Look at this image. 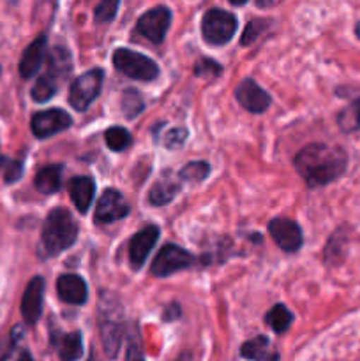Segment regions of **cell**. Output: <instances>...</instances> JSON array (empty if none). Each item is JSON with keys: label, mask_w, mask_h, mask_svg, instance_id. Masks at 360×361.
<instances>
[{"label": "cell", "mask_w": 360, "mask_h": 361, "mask_svg": "<svg viewBox=\"0 0 360 361\" xmlns=\"http://www.w3.org/2000/svg\"><path fill=\"white\" fill-rule=\"evenodd\" d=\"M296 171L309 187H321L334 182L344 173L348 155L342 148L323 143H311L304 147L293 159Z\"/></svg>", "instance_id": "cell-1"}, {"label": "cell", "mask_w": 360, "mask_h": 361, "mask_svg": "<svg viewBox=\"0 0 360 361\" xmlns=\"http://www.w3.org/2000/svg\"><path fill=\"white\" fill-rule=\"evenodd\" d=\"M78 238V224L64 208L49 212L42 226V247L48 256H56L74 245Z\"/></svg>", "instance_id": "cell-2"}, {"label": "cell", "mask_w": 360, "mask_h": 361, "mask_svg": "<svg viewBox=\"0 0 360 361\" xmlns=\"http://www.w3.org/2000/svg\"><path fill=\"white\" fill-rule=\"evenodd\" d=\"M113 66L133 80L152 81L159 76V67L154 60L127 48H119L113 53Z\"/></svg>", "instance_id": "cell-3"}, {"label": "cell", "mask_w": 360, "mask_h": 361, "mask_svg": "<svg viewBox=\"0 0 360 361\" xmlns=\"http://www.w3.org/2000/svg\"><path fill=\"white\" fill-rule=\"evenodd\" d=\"M236 30V18L232 13L222 9H210L205 13L201 21V32L205 41L214 46L226 44L232 41Z\"/></svg>", "instance_id": "cell-4"}, {"label": "cell", "mask_w": 360, "mask_h": 361, "mask_svg": "<svg viewBox=\"0 0 360 361\" xmlns=\"http://www.w3.org/2000/svg\"><path fill=\"white\" fill-rule=\"evenodd\" d=\"M102 80H104V73L102 69H92L81 74L80 78L74 80L71 85L69 92V102L76 111H85L92 102L97 99L99 92H101Z\"/></svg>", "instance_id": "cell-5"}, {"label": "cell", "mask_w": 360, "mask_h": 361, "mask_svg": "<svg viewBox=\"0 0 360 361\" xmlns=\"http://www.w3.org/2000/svg\"><path fill=\"white\" fill-rule=\"evenodd\" d=\"M194 256L187 252L182 247L175 245V243H168L159 250L155 256L154 263H152L150 271L155 277H169L172 274L179 270H186V268L193 267Z\"/></svg>", "instance_id": "cell-6"}, {"label": "cell", "mask_w": 360, "mask_h": 361, "mask_svg": "<svg viewBox=\"0 0 360 361\" xmlns=\"http://www.w3.org/2000/svg\"><path fill=\"white\" fill-rule=\"evenodd\" d=\"M169 23H172V11L164 6H159L147 11V13L138 20L136 30L138 34L147 37L148 41H152L154 44H161V42L164 41Z\"/></svg>", "instance_id": "cell-7"}, {"label": "cell", "mask_w": 360, "mask_h": 361, "mask_svg": "<svg viewBox=\"0 0 360 361\" xmlns=\"http://www.w3.org/2000/svg\"><path fill=\"white\" fill-rule=\"evenodd\" d=\"M71 116L69 113L64 109H46V111H39L32 116V133L39 140H46V137L59 134L62 130L69 129L71 127Z\"/></svg>", "instance_id": "cell-8"}, {"label": "cell", "mask_w": 360, "mask_h": 361, "mask_svg": "<svg viewBox=\"0 0 360 361\" xmlns=\"http://www.w3.org/2000/svg\"><path fill=\"white\" fill-rule=\"evenodd\" d=\"M129 215V207L116 189H106L95 204L94 221L97 224H112Z\"/></svg>", "instance_id": "cell-9"}, {"label": "cell", "mask_w": 360, "mask_h": 361, "mask_svg": "<svg viewBox=\"0 0 360 361\" xmlns=\"http://www.w3.org/2000/svg\"><path fill=\"white\" fill-rule=\"evenodd\" d=\"M268 233L284 252H296L302 247L304 236L300 226L289 219H274L268 224Z\"/></svg>", "instance_id": "cell-10"}, {"label": "cell", "mask_w": 360, "mask_h": 361, "mask_svg": "<svg viewBox=\"0 0 360 361\" xmlns=\"http://www.w3.org/2000/svg\"><path fill=\"white\" fill-rule=\"evenodd\" d=\"M42 300H44V279L37 275L28 282L23 298H21V316H23L25 323L30 326L41 319Z\"/></svg>", "instance_id": "cell-11"}, {"label": "cell", "mask_w": 360, "mask_h": 361, "mask_svg": "<svg viewBox=\"0 0 360 361\" xmlns=\"http://www.w3.org/2000/svg\"><path fill=\"white\" fill-rule=\"evenodd\" d=\"M235 97L247 111L251 113H263L267 111V108L270 106L272 99L260 85L256 83L254 80H244L242 83L236 87L235 90Z\"/></svg>", "instance_id": "cell-12"}, {"label": "cell", "mask_w": 360, "mask_h": 361, "mask_svg": "<svg viewBox=\"0 0 360 361\" xmlns=\"http://www.w3.org/2000/svg\"><path fill=\"white\" fill-rule=\"evenodd\" d=\"M159 238V228L157 226H147L141 231H138L136 235L131 238L129 242V259L133 268H141L143 263L147 261L148 254L154 249L155 242Z\"/></svg>", "instance_id": "cell-13"}, {"label": "cell", "mask_w": 360, "mask_h": 361, "mask_svg": "<svg viewBox=\"0 0 360 361\" xmlns=\"http://www.w3.org/2000/svg\"><path fill=\"white\" fill-rule=\"evenodd\" d=\"M56 293L62 302L71 303V305H83L88 298L87 282L80 275L74 274L60 275L56 281Z\"/></svg>", "instance_id": "cell-14"}, {"label": "cell", "mask_w": 360, "mask_h": 361, "mask_svg": "<svg viewBox=\"0 0 360 361\" xmlns=\"http://www.w3.org/2000/svg\"><path fill=\"white\" fill-rule=\"evenodd\" d=\"M46 46H48L46 37L44 35H39L32 44H28L25 48L20 60V76L23 80H32L39 73V69L42 66V60L46 56Z\"/></svg>", "instance_id": "cell-15"}, {"label": "cell", "mask_w": 360, "mask_h": 361, "mask_svg": "<svg viewBox=\"0 0 360 361\" xmlns=\"http://www.w3.org/2000/svg\"><path fill=\"white\" fill-rule=\"evenodd\" d=\"M69 192H71V200H73L74 207L78 208V212L87 214L92 201H94V192H95L94 180L88 178V176H74V178L69 182Z\"/></svg>", "instance_id": "cell-16"}, {"label": "cell", "mask_w": 360, "mask_h": 361, "mask_svg": "<svg viewBox=\"0 0 360 361\" xmlns=\"http://www.w3.org/2000/svg\"><path fill=\"white\" fill-rule=\"evenodd\" d=\"M62 185V166H46L35 175V189L42 194L59 192Z\"/></svg>", "instance_id": "cell-17"}, {"label": "cell", "mask_w": 360, "mask_h": 361, "mask_svg": "<svg viewBox=\"0 0 360 361\" xmlns=\"http://www.w3.org/2000/svg\"><path fill=\"white\" fill-rule=\"evenodd\" d=\"M56 345H59V356L66 361L78 360L83 355V338H81L80 331L64 335Z\"/></svg>", "instance_id": "cell-18"}, {"label": "cell", "mask_w": 360, "mask_h": 361, "mask_svg": "<svg viewBox=\"0 0 360 361\" xmlns=\"http://www.w3.org/2000/svg\"><path fill=\"white\" fill-rule=\"evenodd\" d=\"M179 189V183L173 182V180H161V182H157L150 189L148 201H150L154 207H162V204L169 203V201L176 196Z\"/></svg>", "instance_id": "cell-19"}, {"label": "cell", "mask_w": 360, "mask_h": 361, "mask_svg": "<svg viewBox=\"0 0 360 361\" xmlns=\"http://www.w3.org/2000/svg\"><path fill=\"white\" fill-rule=\"evenodd\" d=\"M59 78H55L49 73L44 74V76H41L35 81L34 88H32V99H34L35 102L49 101V99L56 94V90H59Z\"/></svg>", "instance_id": "cell-20"}, {"label": "cell", "mask_w": 360, "mask_h": 361, "mask_svg": "<svg viewBox=\"0 0 360 361\" xmlns=\"http://www.w3.org/2000/svg\"><path fill=\"white\" fill-rule=\"evenodd\" d=\"M48 73L53 74L55 78H59L62 81L64 76L71 73V55L67 49L64 48H55L48 56Z\"/></svg>", "instance_id": "cell-21"}, {"label": "cell", "mask_w": 360, "mask_h": 361, "mask_svg": "<svg viewBox=\"0 0 360 361\" xmlns=\"http://www.w3.org/2000/svg\"><path fill=\"white\" fill-rule=\"evenodd\" d=\"M240 355L249 360L277 358V355H268V338L263 337V335H258V337L247 341L240 349Z\"/></svg>", "instance_id": "cell-22"}, {"label": "cell", "mask_w": 360, "mask_h": 361, "mask_svg": "<svg viewBox=\"0 0 360 361\" xmlns=\"http://www.w3.org/2000/svg\"><path fill=\"white\" fill-rule=\"evenodd\" d=\"M265 321H267V324L275 331V334H284L289 328V324L293 323V314L289 312L284 305L277 303V305H274L268 310Z\"/></svg>", "instance_id": "cell-23"}, {"label": "cell", "mask_w": 360, "mask_h": 361, "mask_svg": "<svg viewBox=\"0 0 360 361\" xmlns=\"http://www.w3.org/2000/svg\"><path fill=\"white\" fill-rule=\"evenodd\" d=\"M104 141L112 150L122 152L131 147L133 137H131L129 130H126L124 127H112V129H108L104 133Z\"/></svg>", "instance_id": "cell-24"}, {"label": "cell", "mask_w": 360, "mask_h": 361, "mask_svg": "<svg viewBox=\"0 0 360 361\" xmlns=\"http://www.w3.org/2000/svg\"><path fill=\"white\" fill-rule=\"evenodd\" d=\"M208 173H210V166H208V162L198 161V162H189L187 166H184L179 176L184 180V182H203V180L208 176Z\"/></svg>", "instance_id": "cell-25"}, {"label": "cell", "mask_w": 360, "mask_h": 361, "mask_svg": "<svg viewBox=\"0 0 360 361\" xmlns=\"http://www.w3.org/2000/svg\"><path fill=\"white\" fill-rule=\"evenodd\" d=\"M339 126L346 133H352L360 127V99L349 104L344 111L339 115Z\"/></svg>", "instance_id": "cell-26"}, {"label": "cell", "mask_w": 360, "mask_h": 361, "mask_svg": "<svg viewBox=\"0 0 360 361\" xmlns=\"http://www.w3.org/2000/svg\"><path fill=\"white\" fill-rule=\"evenodd\" d=\"M143 108H145V104H143V99H141L140 92L133 90V88H129V90L124 92L122 109H124V113L129 116V118L140 115V113L143 111Z\"/></svg>", "instance_id": "cell-27"}, {"label": "cell", "mask_w": 360, "mask_h": 361, "mask_svg": "<svg viewBox=\"0 0 360 361\" xmlns=\"http://www.w3.org/2000/svg\"><path fill=\"white\" fill-rule=\"evenodd\" d=\"M0 173H2L6 183H14L23 175V164L9 157H0Z\"/></svg>", "instance_id": "cell-28"}, {"label": "cell", "mask_w": 360, "mask_h": 361, "mask_svg": "<svg viewBox=\"0 0 360 361\" xmlns=\"http://www.w3.org/2000/svg\"><path fill=\"white\" fill-rule=\"evenodd\" d=\"M120 0H101L94 11V20L97 23H109L115 20L116 11H119Z\"/></svg>", "instance_id": "cell-29"}, {"label": "cell", "mask_w": 360, "mask_h": 361, "mask_svg": "<svg viewBox=\"0 0 360 361\" xmlns=\"http://www.w3.org/2000/svg\"><path fill=\"white\" fill-rule=\"evenodd\" d=\"M221 73V66H219L217 62H214V60L208 59L200 60V62L196 63V67H194V74L200 78H217Z\"/></svg>", "instance_id": "cell-30"}, {"label": "cell", "mask_w": 360, "mask_h": 361, "mask_svg": "<svg viewBox=\"0 0 360 361\" xmlns=\"http://www.w3.org/2000/svg\"><path fill=\"white\" fill-rule=\"evenodd\" d=\"M261 30H265V21H261V20L249 21V25H247L246 30H244L242 44L247 46V44H251V42L256 41L258 35H260Z\"/></svg>", "instance_id": "cell-31"}, {"label": "cell", "mask_w": 360, "mask_h": 361, "mask_svg": "<svg viewBox=\"0 0 360 361\" xmlns=\"http://www.w3.org/2000/svg\"><path fill=\"white\" fill-rule=\"evenodd\" d=\"M187 137V130L186 129H173L169 133H166L164 143L168 148H176L186 141Z\"/></svg>", "instance_id": "cell-32"}, {"label": "cell", "mask_w": 360, "mask_h": 361, "mask_svg": "<svg viewBox=\"0 0 360 361\" xmlns=\"http://www.w3.org/2000/svg\"><path fill=\"white\" fill-rule=\"evenodd\" d=\"M274 2V0H256V4L260 7H265V6H270V4Z\"/></svg>", "instance_id": "cell-33"}, {"label": "cell", "mask_w": 360, "mask_h": 361, "mask_svg": "<svg viewBox=\"0 0 360 361\" xmlns=\"http://www.w3.org/2000/svg\"><path fill=\"white\" fill-rule=\"evenodd\" d=\"M229 2H232L233 6H244V4H246L247 0H229Z\"/></svg>", "instance_id": "cell-34"}, {"label": "cell", "mask_w": 360, "mask_h": 361, "mask_svg": "<svg viewBox=\"0 0 360 361\" xmlns=\"http://www.w3.org/2000/svg\"><path fill=\"white\" fill-rule=\"evenodd\" d=\"M355 32H356V35H359V37H360V21H359V23H356V28H355Z\"/></svg>", "instance_id": "cell-35"}, {"label": "cell", "mask_w": 360, "mask_h": 361, "mask_svg": "<svg viewBox=\"0 0 360 361\" xmlns=\"http://www.w3.org/2000/svg\"><path fill=\"white\" fill-rule=\"evenodd\" d=\"M0 74H2V67H0Z\"/></svg>", "instance_id": "cell-36"}]
</instances>
